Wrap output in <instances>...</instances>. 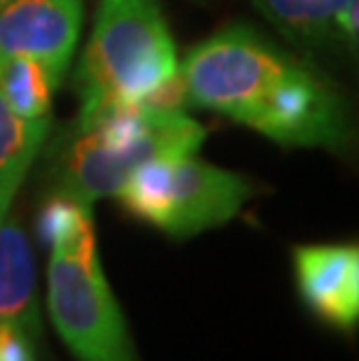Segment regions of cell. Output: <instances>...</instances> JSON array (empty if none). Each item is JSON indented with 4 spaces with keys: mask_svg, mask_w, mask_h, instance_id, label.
I'll use <instances>...</instances> for the list:
<instances>
[{
    "mask_svg": "<svg viewBox=\"0 0 359 361\" xmlns=\"http://www.w3.org/2000/svg\"><path fill=\"white\" fill-rule=\"evenodd\" d=\"M82 21V0H7L0 5V63L12 56H30L63 80Z\"/></svg>",
    "mask_w": 359,
    "mask_h": 361,
    "instance_id": "8992f818",
    "label": "cell"
},
{
    "mask_svg": "<svg viewBox=\"0 0 359 361\" xmlns=\"http://www.w3.org/2000/svg\"><path fill=\"white\" fill-rule=\"evenodd\" d=\"M47 291L51 322L80 361H138L98 247L51 250Z\"/></svg>",
    "mask_w": 359,
    "mask_h": 361,
    "instance_id": "5b68a950",
    "label": "cell"
},
{
    "mask_svg": "<svg viewBox=\"0 0 359 361\" xmlns=\"http://www.w3.org/2000/svg\"><path fill=\"white\" fill-rule=\"evenodd\" d=\"M252 194L248 178L187 154L142 164L114 196L131 217L173 238H189L231 221Z\"/></svg>",
    "mask_w": 359,
    "mask_h": 361,
    "instance_id": "277c9868",
    "label": "cell"
},
{
    "mask_svg": "<svg viewBox=\"0 0 359 361\" xmlns=\"http://www.w3.org/2000/svg\"><path fill=\"white\" fill-rule=\"evenodd\" d=\"M0 361H35L33 338L7 324H0Z\"/></svg>",
    "mask_w": 359,
    "mask_h": 361,
    "instance_id": "7c38bea8",
    "label": "cell"
},
{
    "mask_svg": "<svg viewBox=\"0 0 359 361\" xmlns=\"http://www.w3.org/2000/svg\"><path fill=\"white\" fill-rule=\"evenodd\" d=\"M203 137V126L185 112L119 107L94 124L75 128L56 164L54 196L91 207L117 194L128 175L147 161L196 154Z\"/></svg>",
    "mask_w": 359,
    "mask_h": 361,
    "instance_id": "3957f363",
    "label": "cell"
},
{
    "mask_svg": "<svg viewBox=\"0 0 359 361\" xmlns=\"http://www.w3.org/2000/svg\"><path fill=\"white\" fill-rule=\"evenodd\" d=\"M350 0H255L257 10L287 40L320 47L336 40V17Z\"/></svg>",
    "mask_w": 359,
    "mask_h": 361,
    "instance_id": "30bf717a",
    "label": "cell"
},
{
    "mask_svg": "<svg viewBox=\"0 0 359 361\" xmlns=\"http://www.w3.org/2000/svg\"><path fill=\"white\" fill-rule=\"evenodd\" d=\"M178 71V49L159 0H101L75 75L78 126L140 103Z\"/></svg>",
    "mask_w": 359,
    "mask_h": 361,
    "instance_id": "7a4b0ae2",
    "label": "cell"
},
{
    "mask_svg": "<svg viewBox=\"0 0 359 361\" xmlns=\"http://www.w3.org/2000/svg\"><path fill=\"white\" fill-rule=\"evenodd\" d=\"M180 73L189 103L273 142L339 149L348 137L346 107L331 84L250 26H229L196 44Z\"/></svg>",
    "mask_w": 359,
    "mask_h": 361,
    "instance_id": "6da1fadb",
    "label": "cell"
},
{
    "mask_svg": "<svg viewBox=\"0 0 359 361\" xmlns=\"http://www.w3.org/2000/svg\"><path fill=\"white\" fill-rule=\"evenodd\" d=\"M296 289L310 312L350 331L359 319L357 245H299L292 252Z\"/></svg>",
    "mask_w": 359,
    "mask_h": 361,
    "instance_id": "52a82bcc",
    "label": "cell"
},
{
    "mask_svg": "<svg viewBox=\"0 0 359 361\" xmlns=\"http://www.w3.org/2000/svg\"><path fill=\"white\" fill-rule=\"evenodd\" d=\"M61 82L63 80L37 59L12 56L0 63V96L19 117L47 119Z\"/></svg>",
    "mask_w": 359,
    "mask_h": 361,
    "instance_id": "8fae6325",
    "label": "cell"
},
{
    "mask_svg": "<svg viewBox=\"0 0 359 361\" xmlns=\"http://www.w3.org/2000/svg\"><path fill=\"white\" fill-rule=\"evenodd\" d=\"M0 324L14 326L35 341L40 312L35 296V259L17 221H0Z\"/></svg>",
    "mask_w": 359,
    "mask_h": 361,
    "instance_id": "ba28073f",
    "label": "cell"
},
{
    "mask_svg": "<svg viewBox=\"0 0 359 361\" xmlns=\"http://www.w3.org/2000/svg\"><path fill=\"white\" fill-rule=\"evenodd\" d=\"M7 3V0H0V5H5Z\"/></svg>",
    "mask_w": 359,
    "mask_h": 361,
    "instance_id": "4fadbf2b",
    "label": "cell"
},
{
    "mask_svg": "<svg viewBox=\"0 0 359 361\" xmlns=\"http://www.w3.org/2000/svg\"><path fill=\"white\" fill-rule=\"evenodd\" d=\"M51 130L47 119L19 117L0 96V221L10 214L14 196Z\"/></svg>",
    "mask_w": 359,
    "mask_h": 361,
    "instance_id": "9c48e42d",
    "label": "cell"
}]
</instances>
